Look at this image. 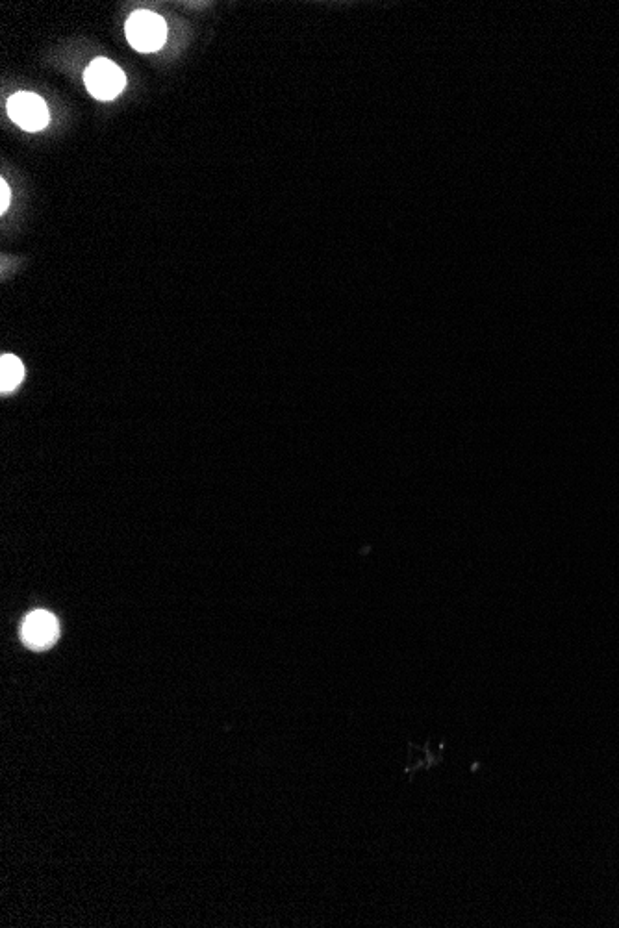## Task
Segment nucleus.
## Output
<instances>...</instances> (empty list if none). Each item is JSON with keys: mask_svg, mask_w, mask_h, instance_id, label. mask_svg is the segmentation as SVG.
<instances>
[{"mask_svg": "<svg viewBox=\"0 0 619 928\" xmlns=\"http://www.w3.org/2000/svg\"><path fill=\"white\" fill-rule=\"evenodd\" d=\"M60 636V625L58 619L45 610H38L26 617L21 627V638L25 641L26 647L34 651H45L52 647Z\"/></svg>", "mask_w": 619, "mask_h": 928, "instance_id": "4", "label": "nucleus"}, {"mask_svg": "<svg viewBox=\"0 0 619 928\" xmlns=\"http://www.w3.org/2000/svg\"><path fill=\"white\" fill-rule=\"evenodd\" d=\"M12 202V191H10V186L6 184V180H0V212L4 214L8 210Z\"/></svg>", "mask_w": 619, "mask_h": 928, "instance_id": "6", "label": "nucleus"}, {"mask_svg": "<svg viewBox=\"0 0 619 928\" xmlns=\"http://www.w3.org/2000/svg\"><path fill=\"white\" fill-rule=\"evenodd\" d=\"M8 115L15 125L21 126L26 132H39L49 125V108L45 101L34 93H15L8 101Z\"/></svg>", "mask_w": 619, "mask_h": 928, "instance_id": "3", "label": "nucleus"}, {"mask_svg": "<svg viewBox=\"0 0 619 928\" xmlns=\"http://www.w3.org/2000/svg\"><path fill=\"white\" fill-rule=\"evenodd\" d=\"M86 88L99 101H114L115 97L127 86V76L106 58H97L91 62L86 73Z\"/></svg>", "mask_w": 619, "mask_h": 928, "instance_id": "2", "label": "nucleus"}, {"mask_svg": "<svg viewBox=\"0 0 619 928\" xmlns=\"http://www.w3.org/2000/svg\"><path fill=\"white\" fill-rule=\"evenodd\" d=\"M128 43L139 52L160 51L167 39V25L158 13L139 10L128 17Z\"/></svg>", "mask_w": 619, "mask_h": 928, "instance_id": "1", "label": "nucleus"}, {"mask_svg": "<svg viewBox=\"0 0 619 928\" xmlns=\"http://www.w3.org/2000/svg\"><path fill=\"white\" fill-rule=\"evenodd\" d=\"M25 378V365L23 362L13 356V354H4L0 358V391L2 395H8L17 389V386Z\"/></svg>", "mask_w": 619, "mask_h": 928, "instance_id": "5", "label": "nucleus"}]
</instances>
